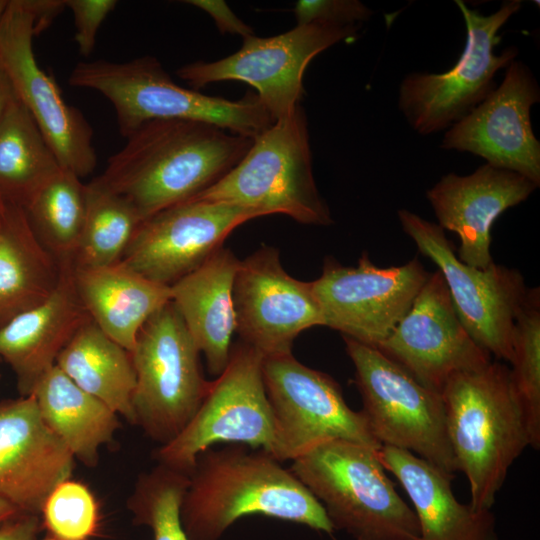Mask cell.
Wrapping results in <instances>:
<instances>
[{"instance_id":"6da1fadb","label":"cell","mask_w":540,"mask_h":540,"mask_svg":"<svg viewBox=\"0 0 540 540\" xmlns=\"http://www.w3.org/2000/svg\"><path fill=\"white\" fill-rule=\"evenodd\" d=\"M126 144L95 180L127 199L143 220L191 200L231 171L252 138L193 120H152Z\"/></svg>"},{"instance_id":"7a4b0ae2","label":"cell","mask_w":540,"mask_h":540,"mask_svg":"<svg viewBox=\"0 0 540 540\" xmlns=\"http://www.w3.org/2000/svg\"><path fill=\"white\" fill-rule=\"evenodd\" d=\"M181 521L190 540H219L239 519L262 515L332 535L323 507L294 473L245 445L200 453L189 473Z\"/></svg>"},{"instance_id":"3957f363","label":"cell","mask_w":540,"mask_h":540,"mask_svg":"<svg viewBox=\"0 0 540 540\" xmlns=\"http://www.w3.org/2000/svg\"><path fill=\"white\" fill-rule=\"evenodd\" d=\"M458 471L476 510H490L508 470L530 446L524 410L510 368L501 362L452 376L441 391Z\"/></svg>"},{"instance_id":"277c9868","label":"cell","mask_w":540,"mask_h":540,"mask_svg":"<svg viewBox=\"0 0 540 540\" xmlns=\"http://www.w3.org/2000/svg\"><path fill=\"white\" fill-rule=\"evenodd\" d=\"M68 82L108 99L125 138L152 120L202 121L252 139L275 122L256 93L228 100L182 87L152 56L125 62H80L73 68Z\"/></svg>"},{"instance_id":"5b68a950","label":"cell","mask_w":540,"mask_h":540,"mask_svg":"<svg viewBox=\"0 0 540 540\" xmlns=\"http://www.w3.org/2000/svg\"><path fill=\"white\" fill-rule=\"evenodd\" d=\"M289 469L321 504L334 530L354 540H420L417 516L386 475L378 450L326 441L292 460Z\"/></svg>"},{"instance_id":"8992f818","label":"cell","mask_w":540,"mask_h":540,"mask_svg":"<svg viewBox=\"0 0 540 540\" xmlns=\"http://www.w3.org/2000/svg\"><path fill=\"white\" fill-rule=\"evenodd\" d=\"M193 199L225 203L259 217L283 214L307 225H330L312 169L305 111L298 105L254 138L240 162Z\"/></svg>"},{"instance_id":"52a82bcc","label":"cell","mask_w":540,"mask_h":540,"mask_svg":"<svg viewBox=\"0 0 540 540\" xmlns=\"http://www.w3.org/2000/svg\"><path fill=\"white\" fill-rule=\"evenodd\" d=\"M355 368V384L375 439L409 451L450 477L458 467L447 433L440 393L417 382L377 348L344 337Z\"/></svg>"},{"instance_id":"ba28073f","label":"cell","mask_w":540,"mask_h":540,"mask_svg":"<svg viewBox=\"0 0 540 540\" xmlns=\"http://www.w3.org/2000/svg\"><path fill=\"white\" fill-rule=\"evenodd\" d=\"M200 354L172 301L155 312L137 335L131 351L135 425L160 446L187 426L210 388Z\"/></svg>"},{"instance_id":"9c48e42d","label":"cell","mask_w":540,"mask_h":540,"mask_svg":"<svg viewBox=\"0 0 540 540\" xmlns=\"http://www.w3.org/2000/svg\"><path fill=\"white\" fill-rule=\"evenodd\" d=\"M467 30L465 47L453 67L443 73L406 75L398 91V108L409 126L426 136L447 130L476 108L495 88V75L518 55L515 46L494 53L500 28L521 8V1H504L490 15L456 0Z\"/></svg>"},{"instance_id":"30bf717a","label":"cell","mask_w":540,"mask_h":540,"mask_svg":"<svg viewBox=\"0 0 540 540\" xmlns=\"http://www.w3.org/2000/svg\"><path fill=\"white\" fill-rule=\"evenodd\" d=\"M264 356L240 342L232 345L224 371L211 382L187 426L154 457L189 475L200 453L218 443L240 444L274 457L276 438L263 380Z\"/></svg>"},{"instance_id":"8fae6325","label":"cell","mask_w":540,"mask_h":540,"mask_svg":"<svg viewBox=\"0 0 540 540\" xmlns=\"http://www.w3.org/2000/svg\"><path fill=\"white\" fill-rule=\"evenodd\" d=\"M397 215L403 231L438 267L471 338L490 355L511 363L514 322L528 292L522 274L494 262L485 269L469 266L456 256L438 224L406 209Z\"/></svg>"},{"instance_id":"7c38bea8","label":"cell","mask_w":540,"mask_h":540,"mask_svg":"<svg viewBox=\"0 0 540 540\" xmlns=\"http://www.w3.org/2000/svg\"><path fill=\"white\" fill-rule=\"evenodd\" d=\"M262 371L278 461H292L332 440L381 448L362 412L347 405L340 386L329 375L300 363L292 353L264 357Z\"/></svg>"},{"instance_id":"4fadbf2b","label":"cell","mask_w":540,"mask_h":540,"mask_svg":"<svg viewBox=\"0 0 540 540\" xmlns=\"http://www.w3.org/2000/svg\"><path fill=\"white\" fill-rule=\"evenodd\" d=\"M358 28L311 23L269 37L253 34L243 38V45L233 54L216 61L189 63L176 73L194 90L225 80L245 82L256 89L259 100L277 121L300 105L303 75L310 61L343 40L355 39Z\"/></svg>"},{"instance_id":"5bb4252c","label":"cell","mask_w":540,"mask_h":540,"mask_svg":"<svg viewBox=\"0 0 540 540\" xmlns=\"http://www.w3.org/2000/svg\"><path fill=\"white\" fill-rule=\"evenodd\" d=\"M37 34L31 0H8L0 17V70L61 167L83 178L97 164L93 129L80 110L66 103L52 75L39 66L33 50Z\"/></svg>"},{"instance_id":"9a60e30c","label":"cell","mask_w":540,"mask_h":540,"mask_svg":"<svg viewBox=\"0 0 540 540\" xmlns=\"http://www.w3.org/2000/svg\"><path fill=\"white\" fill-rule=\"evenodd\" d=\"M428 276L416 257L380 268L364 252L356 267L327 259L312 287L324 326L376 348L408 312Z\"/></svg>"},{"instance_id":"2e32d148","label":"cell","mask_w":540,"mask_h":540,"mask_svg":"<svg viewBox=\"0 0 540 540\" xmlns=\"http://www.w3.org/2000/svg\"><path fill=\"white\" fill-rule=\"evenodd\" d=\"M376 348L421 385L440 394L455 374L491 362V355L461 323L438 270L429 274L408 312Z\"/></svg>"},{"instance_id":"e0dca14e","label":"cell","mask_w":540,"mask_h":540,"mask_svg":"<svg viewBox=\"0 0 540 540\" xmlns=\"http://www.w3.org/2000/svg\"><path fill=\"white\" fill-rule=\"evenodd\" d=\"M233 301L236 332L264 357L292 353L301 332L324 326L312 282L290 276L274 247L262 246L239 262Z\"/></svg>"},{"instance_id":"ac0fdd59","label":"cell","mask_w":540,"mask_h":540,"mask_svg":"<svg viewBox=\"0 0 540 540\" xmlns=\"http://www.w3.org/2000/svg\"><path fill=\"white\" fill-rule=\"evenodd\" d=\"M539 101L540 88L531 69L513 60L501 84L446 130L440 147L480 156L487 164L518 173L539 187L540 142L530 115Z\"/></svg>"},{"instance_id":"d6986e66","label":"cell","mask_w":540,"mask_h":540,"mask_svg":"<svg viewBox=\"0 0 540 540\" xmlns=\"http://www.w3.org/2000/svg\"><path fill=\"white\" fill-rule=\"evenodd\" d=\"M257 217L241 207L191 199L145 219L120 261L170 287L222 248L236 227Z\"/></svg>"},{"instance_id":"ffe728a7","label":"cell","mask_w":540,"mask_h":540,"mask_svg":"<svg viewBox=\"0 0 540 540\" xmlns=\"http://www.w3.org/2000/svg\"><path fill=\"white\" fill-rule=\"evenodd\" d=\"M74 461L32 395L0 401L1 500L40 516L53 489L71 478Z\"/></svg>"},{"instance_id":"44dd1931","label":"cell","mask_w":540,"mask_h":540,"mask_svg":"<svg viewBox=\"0 0 540 540\" xmlns=\"http://www.w3.org/2000/svg\"><path fill=\"white\" fill-rule=\"evenodd\" d=\"M538 188L518 173L489 164L460 176L448 173L426 192V197L444 230L460 239L458 258L485 269L493 263L491 228L507 209L525 201Z\"/></svg>"},{"instance_id":"7402d4cb","label":"cell","mask_w":540,"mask_h":540,"mask_svg":"<svg viewBox=\"0 0 540 540\" xmlns=\"http://www.w3.org/2000/svg\"><path fill=\"white\" fill-rule=\"evenodd\" d=\"M60 264L61 278L51 296L0 327V358L13 369L20 396L32 394L56 365L62 349L90 319L74 284L73 262Z\"/></svg>"},{"instance_id":"603a6c76","label":"cell","mask_w":540,"mask_h":540,"mask_svg":"<svg viewBox=\"0 0 540 540\" xmlns=\"http://www.w3.org/2000/svg\"><path fill=\"white\" fill-rule=\"evenodd\" d=\"M240 260L220 248L200 267L171 288V301L181 315L210 374L226 368L236 332L233 286Z\"/></svg>"},{"instance_id":"cb8c5ba5","label":"cell","mask_w":540,"mask_h":540,"mask_svg":"<svg viewBox=\"0 0 540 540\" xmlns=\"http://www.w3.org/2000/svg\"><path fill=\"white\" fill-rule=\"evenodd\" d=\"M385 468L407 493L420 528V540H498L490 510H476L454 496L451 478L415 454L383 445L378 450Z\"/></svg>"},{"instance_id":"d4e9b609","label":"cell","mask_w":540,"mask_h":540,"mask_svg":"<svg viewBox=\"0 0 540 540\" xmlns=\"http://www.w3.org/2000/svg\"><path fill=\"white\" fill-rule=\"evenodd\" d=\"M74 284L92 321L131 353L144 323L171 301V288L140 275L121 261L75 268Z\"/></svg>"},{"instance_id":"484cf974","label":"cell","mask_w":540,"mask_h":540,"mask_svg":"<svg viewBox=\"0 0 540 540\" xmlns=\"http://www.w3.org/2000/svg\"><path fill=\"white\" fill-rule=\"evenodd\" d=\"M6 204L0 226V327L47 300L62 273L60 262L37 238L24 209Z\"/></svg>"},{"instance_id":"4316f807","label":"cell","mask_w":540,"mask_h":540,"mask_svg":"<svg viewBox=\"0 0 540 540\" xmlns=\"http://www.w3.org/2000/svg\"><path fill=\"white\" fill-rule=\"evenodd\" d=\"M31 395L46 425L74 459L96 466L100 448L113 440L119 428V415L56 365L39 380Z\"/></svg>"},{"instance_id":"83f0119b","label":"cell","mask_w":540,"mask_h":540,"mask_svg":"<svg viewBox=\"0 0 540 540\" xmlns=\"http://www.w3.org/2000/svg\"><path fill=\"white\" fill-rule=\"evenodd\" d=\"M77 386L135 425L136 373L129 351L107 336L90 318L56 360Z\"/></svg>"},{"instance_id":"f1b7e54d","label":"cell","mask_w":540,"mask_h":540,"mask_svg":"<svg viewBox=\"0 0 540 540\" xmlns=\"http://www.w3.org/2000/svg\"><path fill=\"white\" fill-rule=\"evenodd\" d=\"M61 165L34 119L15 97L0 123V194L24 208Z\"/></svg>"},{"instance_id":"f546056e","label":"cell","mask_w":540,"mask_h":540,"mask_svg":"<svg viewBox=\"0 0 540 540\" xmlns=\"http://www.w3.org/2000/svg\"><path fill=\"white\" fill-rule=\"evenodd\" d=\"M86 206V184L61 168L23 209L37 238L63 263L74 260Z\"/></svg>"},{"instance_id":"4dcf8cb0","label":"cell","mask_w":540,"mask_h":540,"mask_svg":"<svg viewBox=\"0 0 540 540\" xmlns=\"http://www.w3.org/2000/svg\"><path fill=\"white\" fill-rule=\"evenodd\" d=\"M86 193V216L73 265L85 269L115 264L144 220L127 199L95 179L86 184Z\"/></svg>"},{"instance_id":"1f68e13d","label":"cell","mask_w":540,"mask_h":540,"mask_svg":"<svg viewBox=\"0 0 540 540\" xmlns=\"http://www.w3.org/2000/svg\"><path fill=\"white\" fill-rule=\"evenodd\" d=\"M189 475L159 464L142 472L126 506L135 525L148 527L153 540H190L181 521Z\"/></svg>"},{"instance_id":"d6a6232c","label":"cell","mask_w":540,"mask_h":540,"mask_svg":"<svg viewBox=\"0 0 540 540\" xmlns=\"http://www.w3.org/2000/svg\"><path fill=\"white\" fill-rule=\"evenodd\" d=\"M540 299L539 289H528L514 322L511 376L520 398L530 446L540 447Z\"/></svg>"},{"instance_id":"836d02e7","label":"cell","mask_w":540,"mask_h":540,"mask_svg":"<svg viewBox=\"0 0 540 540\" xmlns=\"http://www.w3.org/2000/svg\"><path fill=\"white\" fill-rule=\"evenodd\" d=\"M40 516L54 539L89 540L98 529L99 506L86 485L68 479L49 494Z\"/></svg>"},{"instance_id":"e575fe53","label":"cell","mask_w":540,"mask_h":540,"mask_svg":"<svg viewBox=\"0 0 540 540\" xmlns=\"http://www.w3.org/2000/svg\"><path fill=\"white\" fill-rule=\"evenodd\" d=\"M373 13L357 0H299L294 6L297 25H357V22L368 20Z\"/></svg>"},{"instance_id":"d590c367","label":"cell","mask_w":540,"mask_h":540,"mask_svg":"<svg viewBox=\"0 0 540 540\" xmlns=\"http://www.w3.org/2000/svg\"><path fill=\"white\" fill-rule=\"evenodd\" d=\"M115 0H65L73 15L79 53L88 57L95 46L100 26L117 6Z\"/></svg>"},{"instance_id":"8d00e7d4","label":"cell","mask_w":540,"mask_h":540,"mask_svg":"<svg viewBox=\"0 0 540 540\" xmlns=\"http://www.w3.org/2000/svg\"><path fill=\"white\" fill-rule=\"evenodd\" d=\"M185 2L208 13L221 33L240 35L243 38L254 34L252 27L239 19L225 1L189 0Z\"/></svg>"},{"instance_id":"74e56055","label":"cell","mask_w":540,"mask_h":540,"mask_svg":"<svg viewBox=\"0 0 540 540\" xmlns=\"http://www.w3.org/2000/svg\"><path fill=\"white\" fill-rule=\"evenodd\" d=\"M41 527L39 515L19 513L0 524V540H39Z\"/></svg>"},{"instance_id":"f35d334b","label":"cell","mask_w":540,"mask_h":540,"mask_svg":"<svg viewBox=\"0 0 540 540\" xmlns=\"http://www.w3.org/2000/svg\"><path fill=\"white\" fill-rule=\"evenodd\" d=\"M15 97L16 95L9 79L4 72L0 70V123Z\"/></svg>"},{"instance_id":"ab89813d","label":"cell","mask_w":540,"mask_h":540,"mask_svg":"<svg viewBox=\"0 0 540 540\" xmlns=\"http://www.w3.org/2000/svg\"><path fill=\"white\" fill-rule=\"evenodd\" d=\"M19 513L13 505L0 499V524L15 517Z\"/></svg>"},{"instance_id":"60d3db41","label":"cell","mask_w":540,"mask_h":540,"mask_svg":"<svg viewBox=\"0 0 540 540\" xmlns=\"http://www.w3.org/2000/svg\"><path fill=\"white\" fill-rule=\"evenodd\" d=\"M6 207H7V204H6L5 200L3 199L2 195L0 194V226H1V224L3 222V219H4V216H5Z\"/></svg>"},{"instance_id":"b9f144b4","label":"cell","mask_w":540,"mask_h":540,"mask_svg":"<svg viewBox=\"0 0 540 540\" xmlns=\"http://www.w3.org/2000/svg\"><path fill=\"white\" fill-rule=\"evenodd\" d=\"M7 2L8 0H0V17L6 8Z\"/></svg>"},{"instance_id":"7bdbcfd3","label":"cell","mask_w":540,"mask_h":540,"mask_svg":"<svg viewBox=\"0 0 540 540\" xmlns=\"http://www.w3.org/2000/svg\"><path fill=\"white\" fill-rule=\"evenodd\" d=\"M39 540H57V539H54L53 537H51V536L48 535V536H46L45 538L39 539Z\"/></svg>"}]
</instances>
